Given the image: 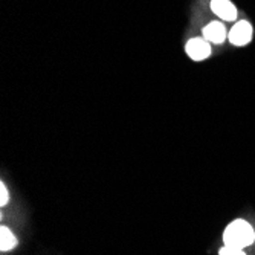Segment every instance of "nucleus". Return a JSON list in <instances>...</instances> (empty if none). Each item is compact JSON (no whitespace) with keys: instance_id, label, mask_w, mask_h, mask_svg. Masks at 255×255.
Masks as SVG:
<instances>
[{"instance_id":"7","label":"nucleus","mask_w":255,"mask_h":255,"mask_svg":"<svg viewBox=\"0 0 255 255\" xmlns=\"http://www.w3.org/2000/svg\"><path fill=\"white\" fill-rule=\"evenodd\" d=\"M8 202H9V191L6 188L5 182H0V205L6 206Z\"/></svg>"},{"instance_id":"5","label":"nucleus","mask_w":255,"mask_h":255,"mask_svg":"<svg viewBox=\"0 0 255 255\" xmlns=\"http://www.w3.org/2000/svg\"><path fill=\"white\" fill-rule=\"evenodd\" d=\"M203 38L210 43L222 44L228 38V31L223 23L220 21H211L203 28Z\"/></svg>"},{"instance_id":"4","label":"nucleus","mask_w":255,"mask_h":255,"mask_svg":"<svg viewBox=\"0 0 255 255\" xmlns=\"http://www.w3.org/2000/svg\"><path fill=\"white\" fill-rule=\"evenodd\" d=\"M211 9L225 21H234L237 18V8L231 0H211Z\"/></svg>"},{"instance_id":"2","label":"nucleus","mask_w":255,"mask_h":255,"mask_svg":"<svg viewBox=\"0 0 255 255\" xmlns=\"http://www.w3.org/2000/svg\"><path fill=\"white\" fill-rule=\"evenodd\" d=\"M252 37H254V28L246 20L237 21L233 26V29L228 32V40L234 46H246L251 43Z\"/></svg>"},{"instance_id":"3","label":"nucleus","mask_w":255,"mask_h":255,"mask_svg":"<svg viewBox=\"0 0 255 255\" xmlns=\"http://www.w3.org/2000/svg\"><path fill=\"white\" fill-rule=\"evenodd\" d=\"M188 57L194 61H203L211 55V44L206 41L203 37H194L188 40L187 46H185Z\"/></svg>"},{"instance_id":"1","label":"nucleus","mask_w":255,"mask_h":255,"mask_svg":"<svg viewBox=\"0 0 255 255\" xmlns=\"http://www.w3.org/2000/svg\"><path fill=\"white\" fill-rule=\"evenodd\" d=\"M255 242V231L254 226L243 220L237 219L234 222H231L223 233V243L225 246L236 248V249H245L254 245Z\"/></svg>"},{"instance_id":"8","label":"nucleus","mask_w":255,"mask_h":255,"mask_svg":"<svg viewBox=\"0 0 255 255\" xmlns=\"http://www.w3.org/2000/svg\"><path fill=\"white\" fill-rule=\"evenodd\" d=\"M219 255H246V252L243 249H236V248H229V246H223L219 251Z\"/></svg>"},{"instance_id":"6","label":"nucleus","mask_w":255,"mask_h":255,"mask_svg":"<svg viewBox=\"0 0 255 255\" xmlns=\"http://www.w3.org/2000/svg\"><path fill=\"white\" fill-rule=\"evenodd\" d=\"M0 239H2V240H0V249H2V252L12 251L17 246V243H18L17 237L14 236V233L5 225L0 226Z\"/></svg>"}]
</instances>
